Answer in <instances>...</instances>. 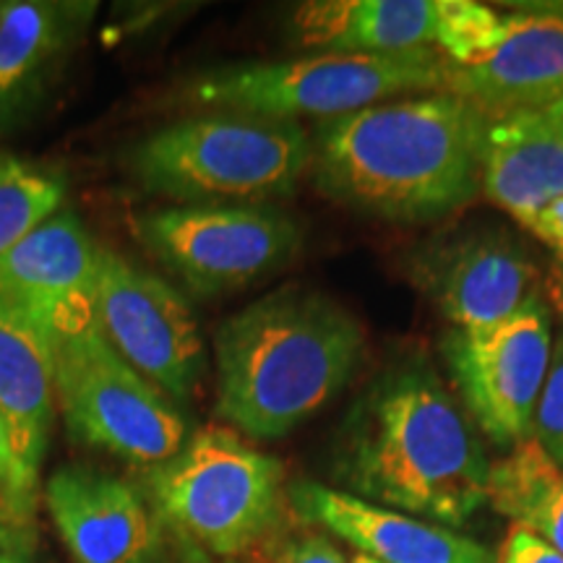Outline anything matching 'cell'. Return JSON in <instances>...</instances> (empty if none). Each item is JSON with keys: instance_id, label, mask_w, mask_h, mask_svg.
Returning a JSON list of instances; mask_svg holds the SVG:
<instances>
[{"instance_id": "18", "label": "cell", "mask_w": 563, "mask_h": 563, "mask_svg": "<svg viewBox=\"0 0 563 563\" xmlns=\"http://www.w3.org/2000/svg\"><path fill=\"white\" fill-rule=\"evenodd\" d=\"M441 0H311L292 13V34L319 53L391 55L433 47Z\"/></svg>"}, {"instance_id": "27", "label": "cell", "mask_w": 563, "mask_h": 563, "mask_svg": "<svg viewBox=\"0 0 563 563\" xmlns=\"http://www.w3.org/2000/svg\"><path fill=\"white\" fill-rule=\"evenodd\" d=\"M144 563H211V561H209V553H203L199 545H194L191 540H186L183 534L170 530L167 525H162L157 545H154V551L150 555H146Z\"/></svg>"}, {"instance_id": "20", "label": "cell", "mask_w": 563, "mask_h": 563, "mask_svg": "<svg viewBox=\"0 0 563 563\" xmlns=\"http://www.w3.org/2000/svg\"><path fill=\"white\" fill-rule=\"evenodd\" d=\"M488 506L563 555V470L532 439L490 464Z\"/></svg>"}, {"instance_id": "8", "label": "cell", "mask_w": 563, "mask_h": 563, "mask_svg": "<svg viewBox=\"0 0 563 563\" xmlns=\"http://www.w3.org/2000/svg\"><path fill=\"white\" fill-rule=\"evenodd\" d=\"M136 235L199 298H220L269 277L302 245L277 203H170L136 220Z\"/></svg>"}, {"instance_id": "10", "label": "cell", "mask_w": 563, "mask_h": 563, "mask_svg": "<svg viewBox=\"0 0 563 563\" xmlns=\"http://www.w3.org/2000/svg\"><path fill=\"white\" fill-rule=\"evenodd\" d=\"M97 327L110 347L175 405L194 397L203 373V340L178 287L100 249Z\"/></svg>"}, {"instance_id": "24", "label": "cell", "mask_w": 563, "mask_h": 563, "mask_svg": "<svg viewBox=\"0 0 563 563\" xmlns=\"http://www.w3.org/2000/svg\"><path fill=\"white\" fill-rule=\"evenodd\" d=\"M530 439L548 460L563 470V334L553 340L551 371L538 399Z\"/></svg>"}, {"instance_id": "12", "label": "cell", "mask_w": 563, "mask_h": 563, "mask_svg": "<svg viewBox=\"0 0 563 563\" xmlns=\"http://www.w3.org/2000/svg\"><path fill=\"white\" fill-rule=\"evenodd\" d=\"M415 282L454 329L501 323L540 295L532 256L504 230L441 238L412 262Z\"/></svg>"}, {"instance_id": "1", "label": "cell", "mask_w": 563, "mask_h": 563, "mask_svg": "<svg viewBox=\"0 0 563 563\" xmlns=\"http://www.w3.org/2000/svg\"><path fill=\"white\" fill-rule=\"evenodd\" d=\"M485 118L460 95L431 91L321 121L313 180L327 199L376 220H443L481 191Z\"/></svg>"}, {"instance_id": "15", "label": "cell", "mask_w": 563, "mask_h": 563, "mask_svg": "<svg viewBox=\"0 0 563 563\" xmlns=\"http://www.w3.org/2000/svg\"><path fill=\"white\" fill-rule=\"evenodd\" d=\"M97 3L9 0L0 3V133L26 121L45 100Z\"/></svg>"}, {"instance_id": "26", "label": "cell", "mask_w": 563, "mask_h": 563, "mask_svg": "<svg viewBox=\"0 0 563 563\" xmlns=\"http://www.w3.org/2000/svg\"><path fill=\"white\" fill-rule=\"evenodd\" d=\"M498 563H563V555L555 553L540 538H534L532 532L511 525L501 548V561Z\"/></svg>"}, {"instance_id": "22", "label": "cell", "mask_w": 563, "mask_h": 563, "mask_svg": "<svg viewBox=\"0 0 563 563\" xmlns=\"http://www.w3.org/2000/svg\"><path fill=\"white\" fill-rule=\"evenodd\" d=\"M506 13L475 0H441L433 51L449 68H473L501 45Z\"/></svg>"}, {"instance_id": "30", "label": "cell", "mask_w": 563, "mask_h": 563, "mask_svg": "<svg viewBox=\"0 0 563 563\" xmlns=\"http://www.w3.org/2000/svg\"><path fill=\"white\" fill-rule=\"evenodd\" d=\"M0 563H30V559H26L19 548H5V551L0 553Z\"/></svg>"}, {"instance_id": "6", "label": "cell", "mask_w": 563, "mask_h": 563, "mask_svg": "<svg viewBox=\"0 0 563 563\" xmlns=\"http://www.w3.org/2000/svg\"><path fill=\"white\" fill-rule=\"evenodd\" d=\"M150 498L162 525L220 559L269 543L290 501L282 462L232 428H203L152 467Z\"/></svg>"}, {"instance_id": "11", "label": "cell", "mask_w": 563, "mask_h": 563, "mask_svg": "<svg viewBox=\"0 0 563 563\" xmlns=\"http://www.w3.org/2000/svg\"><path fill=\"white\" fill-rule=\"evenodd\" d=\"M102 245L74 211H58L0 258V298L47 342L97 327V274Z\"/></svg>"}, {"instance_id": "16", "label": "cell", "mask_w": 563, "mask_h": 563, "mask_svg": "<svg viewBox=\"0 0 563 563\" xmlns=\"http://www.w3.org/2000/svg\"><path fill=\"white\" fill-rule=\"evenodd\" d=\"M485 115L481 188L525 224L563 196V100Z\"/></svg>"}, {"instance_id": "17", "label": "cell", "mask_w": 563, "mask_h": 563, "mask_svg": "<svg viewBox=\"0 0 563 563\" xmlns=\"http://www.w3.org/2000/svg\"><path fill=\"white\" fill-rule=\"evenodd\" d=\"M446 91L483 112L563 100V5L506 13L501 45L473 68H449Z\"/></svg>"}, {"instance_id": "3", "label": "cell", "mask_w": 563, "mask_h": 563, "mask_svg": "<svg viewBox=\"0 0 563 563\" xmlns=\"http://www.w3.org/2000/svg\"><path fill=\"white\" fill-rule=\"evenodd\" d=\"M363 355V323L342 302L279 287L217 329V415L249 439H285L347 389Z\"/></svg>"}, {"instance_id": "23", "label": "cell", "mask_w": 563, "mask_h": 563, "mask_svg": "<svg viewBox=\"0 0 563 563\" xmlns=\"http://www.w3.org/2000/svg\"><path fill=\"white\" fill-rule=\"evenodd\" d=\"M40 477L26 470L13 449L9 426L0 415V519L13 530H24L32 525L37 511Z\"/></svg>"}, {"instance_id": "13", "label": "cell", "mask_w": 563, "mask_h": 563, "mask_svg": "<svg viewBox=\"0 0 563 563\" xmlns=\"http://www.w3.org/2000/svg\"><path fill=\"white\" fill-rule=\"evenodd\" d=\"M295 517L352 545L378 563H496L490 548L467 534L410 514L302 481L287 490Z\"/></svg>"}, {"instance_id": "28", "label": "cell", "mask_w": 563, "mask_h": 563, "mask_svg": "<svg viewBox=\"0 0 563 563\" xmlns=\"http://www.w3.org/2000/svg\"><path fill=\"white\" fill-rule=\"evenodd\" d=\"M525 228L532 232L538 241H543L553 253L563 251V196L548 201L543 209H538L530 220L525 222Z\"/></svg>"}, {"instance_id": "31", "label": "cell", "mask_w": 563, "mask_h": 563, "mask_svg": "<svg viewBox=\"0 0 563 563\" xmlns=\"http://www.w3.org/2000/svg\"><path fill=\"white\" fill-rule=\"evenodd\" d=\"M350 563H378V561H373V559H368V555H355V559H352Z\"/></svg>"}, {"instance_id": "19", "label": "cell", "mask_w": 563, "mask_h": 563, "mask_svg": "<svg viewBox=\"0 0 563 563\" xmlns=\"http://www.w3.org/2000/svg\"><path fill=\"white\" fill-rule=\"evenodd\" d=\"M55 410L53 347L19 308L0 298V415L26 470L40 477Z\"/></svg>"}, {"instance_id": "14", "label": "cell", "mask_w": 563, "mask_h": 563, "mask_svg": "<svg viewBox=\"0 0 563 563\" xmlns=\"http://www.w3.org/2000/svg\"><path fill=\"white\" fill-rule=\"evenodd\" d=\"M45 506L76 563H144L162 522L123 477L60 467L45 483Z\"/></svg>"}, {"instance_id": "2", "label": "cell", "mask_w": 563, "mask_h": 563, "mask_svg": "<svg viewBox=\"0 0 563 563\" xmlns=\"http://www.w3.org/2000/svg\"><path fill=\"white\" fill-rule=\"evenodd\" d=\"M490 464L481 428L426 361L382 373L342 426L352 496L452 530L488 506Z\"/></svg>"}, {"instance_id": "9", "label": "cell", "mask_w": 563, "mask_h": 563, "mask_svg": "<svg viewBox=\"0 0 563 563\" xmlns=\"http://www.w3.org/2000/svg\"><path fill=\"white\" fill-rule=\"evenodd\" d=\"M553 313L543 292L501 323L452 329L441 355L464 410L496 446L530 441L538 399L553 357Z\"/></svg>"}, {"instance_id": "4", "label": "cell", "mask_w": 563, "mask_h": 563, "mask_svg": "<svg viewBox=\"0 0 563 563\" xmlns=\"http://www.w3.org/2000/svg\"><path fill=\"white\" fill-rule=\"evenodd\" d=\"M298 121L209 110L152 131L129 154L131 178L173 203H272L311 170Z\"/></svg>"}, {"instance_id": "5", "label": "cell", "mask_w": 563, "mask_h": 563, "mask_svg": "<svg viewBox=\"0 0 563 563\" xmlns=\"http://www.w3.org/2000/svg\"><path fill=\"white\" fill-rule=\"evenodd\" d=\"M446 81L449 66L433 47L391 55L313 53L203 70L188 87V100L209 110L321 123L399 97L446 91Z\"/></svg>"}, {"instance_id": "25", "label": "cell", "mask_w": 563, "mask_h": 563, "mask_svg": "<svg viewBox=\"0 0 563 563\" xmlns=\"http://www.w3.org/2000/svg\"><path fill=\"white\" fill-rule=\"evenodd\" d=\"M264 548H272L274 563H347L340 548L313 527L292 532L279 530V538L274 543L269 540Z\"/></svg>"}, {"instance_id": "7", "label": "cell", "mask_w": 563, "mask_h": 563, "mask_svg": "<svg viewBox=\"0 0 563 563\" xmlns=\"http://www.w3.org/2000/svg\"><path fill=\"white\" fill-rule=\"evenodd\" d=\"M53 365L58 410L76 441L152 470L191 439L180 407L133 371L100 327L53 344Z\"/></svg>"}, {"instance_id": "29", "label": "cell", "mask_w": 563, "mask_h": 563, "mask_svg": "<svg viewBox=\"0 0 563 563\" xmlns=\"http://www.w3.org/2000/svg\"><path fill=\"white\" fill-rule=\"evenodd\" d=\"M543 290H545V302L551 308V313H555L563 323V251L553 253V262L551 269L545 274L543 282Z\"/></svg>"}, {"instance_id": "21", "label": "cell", "mask_w": 563, "mask_h": 563, "mask_svg": "<svg viewBox=\"0 0 563 563\" xmlns=\"http://www.w3.org/2000/svg\"><path fill=\"white\" fill-rule=\"evenodd\" d=\"M66 188L53 167L0 154V258L58 214Z\"/></svg>"}]
</instances>
